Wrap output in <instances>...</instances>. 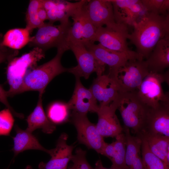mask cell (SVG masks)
Masks as SVG:
<instances>
[{
  "instance_id": "7",
  "label": "cell",
  "mask_w": 169,
  "mask_h": 169,
  "mask_svg": "<svg viewBox=\"0 0 169 169\" xmlns=\"http://www.w3.org/2000/svg\"><path fill=\"white\" fill-rule=\"evenodd\" d=\"M72 25L69 22L54 25L45 23L38 28L34 36L31 37L29 46L38 48L44 52L51 48L57 49L69 48L68 45L69 31Z\"/></svg>"
},
{
  "instance_id": "39",
  "label": "cell",
  "mask_w": 169,
  "mask_h": 169,
  "mask_svg": "<svg viewBox=\"0 0 169 169\" xmlns=\"http://www.w3.org/2000/svg\"><path fill=\"white\" fill-rule=\"evenodd\" d=\"M38 13L39 18L42 21L44 22L45 20H48L47 12L44 8L42 3L38 9Z\"/></svg>"
},
{
  "instance_id": "43",
  "label": "cell",
  "mask_w": 169,
  "mask_h": 169,
  "mask_svg": "<svg viewBox=\"0 0 169 169\" xmlns=\"http://www.w3.org/2000/svg\"><path fill=\"white\" fill-rule=\"evenodd\" d=\"M8 169V168H7V169Z\"/></svg>"
},
{
  "instance_id": "10",
  "label": "cell",
  "mask_w": 169,
  "mask_h": 169,
  "mask_svg": "<svg viewBox=\"0 0 169 169\" xmlns=\"http://www.w3.org/2000/svg\"><path fill=\"white\" fill-rule=\"evenodd\" d=\"M129 34L128 26L124 24L117 23L112 28L101 27L97 28L94 42L109 49L127 52L130 50L127 42Z\"/></svg>"
},
{
  "instance_id": "11",
  "label": "cell",
  "mask_w": 169,
  "mask_h": 169,
  "mask_svg": "<svg viewBox=\"0 0 169 169\" xmlns=\"http://www.w3.org/2000/svg\"><path fill=\"white\" fill-rule=\"evenodd\" d=\"M85 3L71 17L73 22L69 31L68 42L80 43L84 45L95 43L97 28L89 18L84 7Z\"/></svg>"
},
{
  "instance_id": "18",
  "label": "cell",
  "mask_w": 169,
  "mask_h": 169,
  "mask_svg": "<svg viewBox=\"0 0 169 169\" xmlns=\"http://www.w3.org/2000/svg\"><path fill=\"white\" fill-rule=\"evenodd\" d=\"M90 89L100 106L108 105L115 101L120 92L118 85L108 74L97 76Z\"/></svg>"
},
{
  "instance_id": "26",
  "label": "cell",
  "mask_w": 169,
  "mask_h": 169,
  "mask_svg": "<svg viewBox=\"0 0 169 169\" xmlns=\"http://www.w3.org/2000/svg\"><path fill=\"white\" fill-rule=\"evenodd\" d=\"M123 128L126 140L125 163L129 169L137 156L141 154L142 139L140 136L131 135L129 128L124 126Z\"/></svg>"
},
{
  "instance_id": "31",
  "label": "cell",
  "mask_w": 169,
  "mask_h": 169,
  "mask_svg": "<svg viewBox=\"0 0 169 169\" xmlns=\"http://www.w3.org/2000/svg\"><path fill=\"white\" fill-rule=\"evenodd\" d=\"M10 110L6 108L0 111V136H9L14 119Z\"/></svg>"
},
{
  "instance_id": "40",
  "label": "cell",
  "mask_w": 169,
  "mask_h": 169,
  "mask_svg": "<svg viewBox=\"0 0 169 169\" xmlns=\"http://www.w3.org/2000/svg\"><path fill=\"white\" fill-rule=\"evenodd\" d=\"M94 169H112L110 168H107L104 167L102 164L100 160L98 161L95 163V167Z\"/></svg>"
},
{
  "instance_id": "37",
  "label": "cell",
  "mask_w": 169,
  "mask_h": 169,
  "mask_svg": "<svg viewBox=\"0 0 169 169\" xmlns=\"http://www.w3.org/2000/svg\"><path fill=\"white\" fill-rule=\"evenodd\" d=\"M169 0H163L158 11V13L161 15L166 16L169 14Z\"/></svg>"
},
{
  "instance_id": "12",
  "label": "cell",
  "mask_w": 169,
  "mask_h": 169,
  "mask_svg": "<svg viewBox=\"0 0 169 169\" xmlns=\"http://www.w3.org/2000/svg\"><path fill=\"white\" fill-rule=\"evenodd\" d=\"M100 62L108 65L110 69H115L132 59L143 60L142 56L131 50L119 52L107 49L99 44L90 43L84 45Z\"/></svg>"
},
{
  "instance_id": "32",
  "label": "cell",
  "mask_w": 169,
  "mask_h": 169,
  "mask_svg": "<svg viewBox=\"0 0 169 169\" xmlns=\"http://www.w3.org/2000/svg\"><path fill=\"white\" fill-rule=\"evenodd\" d=\"M86 152L80 148L76 149L71 160L72 166L68 169H94L88 162L86 157Z\"/></svg>"
},
{
  "instance_id": "27",
  "label": "cell",
  "mask_w": 169,
  "mask_h": 169,
  "mask_svg": "<svg viewBox=\"0 0 169 169\" xmlns=\"http://www.w3.org/2000/svg\"><path fill=\"white\" fill-rule=\"evenodd\" d=\"M114 141V153L111 160L112 169H127L125 163L126 140L125 134L122 132L115 137Z\"/></svg>"
},
{
  "instance_id": "6",
  "label": "cell",
  "mask_w": 169,
  "mask_h": 169,
  "mask_svg": "<svg viewBox=\"0 0 169 169\" xmlns=\"http://www.w3.org/2000/svg\"><path fill=\"white\" fill-rule=\"evenodd\" d=\"M149 73L143 60L132 59L115 69H110L108 74L118 85L120 92L136 91Z\"/></svg>"
},
{
  "instance_id": "21",
  "label": "cell",
  "mask_w": 169,
  "mask_h": 169,
  "mask_svg": "<svg viewBox=\"0 0 169 169\" xmlns=\"http://www.w3.org/2000/svg\"><path fill=\"white\" fill-rule=\"evenodd\" d=\"M144 63L149 72H163L169 67V37L159 41Z\"/></svg>"
},
{
  "instance_id": "8",
  "label": "cell",
  "mask_w": 169,
  "mask_h": 169,
  "mask_svg": "<svg viewBox=\"0 0 169 169\" xmlns=\"http://www.w3.org/2000/svg\"><path fill=\"white\" fill-rule=\"evenodd\" d=\"M69 50L73 53L76 58L77 65L68 68L67 72L73 74L75 77H83L88 79L93 73L97 76L103 74L106 65L99 61L80 43L69 42Z\"/></svg>"
},
{
  "instance_id": "3",
  "label": "cell",
  "mask_w": 169,
  "mask_h": 169,
  "mask_svg": "<svg viewBox=\"0 0 169 169\" xmlns=\"http://www.w3.org/2000/svg\"><path fill=\"white\" fill-rule=\"evenodd\" d=\"M118 108L124 126L131 129L136 136L144 132L150 108L138 97L136 91L120 92L117 99Z\"/></svg>"
},
{
  "instance_id": "24",
  "label": "cell",
  "mask_w": 169,
  "mask_h": 169,
  "mask_svg": "<svg viewBox=\"0 0 169 169\" xmlns=\"http://www.w3.org/2000/svg\"><path fill=\"white\" fill-rule=\"evenodd\" d=\"M140 136L145 139L151 152L169 166V137L147 133Z\"/></svg>"
},
{
  "instance_id": "22",
  "label": "cell",
  "mask_w": 169,
  "mask_h": 169,
  "mask_svg": "<svg viewBox=\"0 0 169 169\" xmlns=\"http://www.w3.org/2000/svg\"><path fill=\"white\" fill-rule=\"evenodd\" d=\"M14 130L16 134L13 137V146L12 149L14 157L20 153L30 150L41 151L51 155L52 149L48 150L43 147L32 133L21 129L17 125H15Z\"/></svg>"
},
{
  "instance_id": "35",
  "label": "cell",
  "mask_w": 169,
  "mask_h": 169,
  "mask_svg": "<svg viewBox=\"0 0 169 169\" xmlns=\"http://www.w3.org/2000/svg\"><path fill=\"white\" fill-rule=\"evenodd\" d=\"M163 0H141L146 12L158 13Z\"/></svg>"
},
{
  "instance_id": "29",
  "label": "cell",
  "mask_w": 169,
  "mask_h": 169,
  "mask_svg": "<svg viewBox=\"0 0 169 169\" xmlns=\"http://www.w3.org/2000/svg\"><path fill=\"white\" fill-rule=\"evenodd\" d=\"M42 4V0H31L29 2L26 14L25 28L30 33L45 23L40 20L38 15V10Z\"/></svg>"
},
{
  "instance_id": "9",
  "label": "cell",
  "mask_w": 169,
  "mask_h": 169,
  "mask_svg": "<svg viewBox=\"0 0 169 169\" xmlns=\"http://www.w3.org/2000/svg\"><path fill=\"white\" fill-rule=\"evenodd\" d=\"M71 116L72 122L77 131L79 142L101 154L106 142L98 132L96 125L90 121L87 115L72 112Z\"/></svg>"
},
{
  "instance_id": "23",
  "label": "cell",
  "mask_w": 169,
  "mask_h": 169,
  "mask_svg": "<svg viewBox=\"0 0 169 169\" xmlns=\"http://www.w3.org/2000/svg\"><path fill=\"white\" fill-rule=\"evenodd\" d=\"M42 96V95H39L35 107L27 117L26 120L28 126L26 130L32 133L36 130L40 129L44 133L51 134L55 130L56 126L49 120L44 111Z\"/></svg>"
},
{
  "instance_id": "13",
  "label": "cell",
  "mask_w": 169,
  "mask_h": 169,
  "mask_svg": "<svg viewBox=\"0 0 169 169\" xmlns=\"http://www.w3.org/2000/svg\"><path fill=\"white\" fill-rule=\"evenodd\" d=\"M117 99L108 105L100 106L96 113L98 121L96 125L98 132L103 138L115 137L123 132V127L116 116Z\"/></svg>"
},
{
  "instance_id": "33",
  "label": "cell",
  "mask_w": 169,
  "mask_h": 169,
  "mask_svg": "<svg viewBox=\"0 0 169 169\" xmlns=\"http://www.w3.org/2000/svg\"><path fill=\"white\" fill-rule=\"evenodd\" d=\"M18 50H13L3 46L0 48V64L5 62H8L18 54Z\"/></svg>"
},
{
  "instance_id": "5",
  "label": "cell",
  "mask_w": 169,
  "mask_h": 169,
  "mask_svg": "<svg viewBox=\"0 0 169 169\" xmlns=\"http://www.w3.org/2000/svg\"><path fill=\"white\" fill-rule=\"evenodd\" d=\"M169 70L165 73L150 72L136 91L137 96L145 105L156 108L161 104L169 103V92L165 93L162 84L169 85Z\"/></svg>"
},
{
  "instance_id": "41",
  "label": "cell",
  "mask_w": 169,
  "mask_h": 169,
  "mask_svg": "<svg viewBox=\"0 0 169 169\" xmlns=\"http://www.w3.org/2000/svg\"><path fill=\"white\" fill-rule=\"evenodd\" d=\"M25 169H33L31 166L29 165H27L26 166ZM67 169V168H54V169Z\"/></svg>"
},
{
  "instance_id": "16",
  "label": "cell",
  "mask_w": 169,
  "mask_h": 169,
  "mask_svg": "<svg viewBox=\"0 0 169 169\" xmlns=\"http://www.w3.org/2000/svg\"><path fill=\"white\" fill-rule=\"evenodd\" d=\"M118 24L133 26L146 12L141 0H110Z\"/></svg>"
},
{
  "instance_id": "17",
  "label": "cell",
  "mask_w": 169,
  "mask_h": 169,
  "mask_svg": "<svg viewBox=\"0 0 169 169\" xmlns=\"http://www.w3.org/2000/svg\"><path fill=\"white\" fill-rule=\"evenodd\" d=\"M86 1L81 0L71 3L65 0H42L43 6L47 12L49 23L52 24L57 21L60 23L69 22V18Z\"/></svg>"
},
{
  "instance_id": "1",
  "label": "cell",
  "mask_w": 169,
  "mask_h": 169,
  "mask_svg": "<svg viewBox=\"0 0 169 169\" xmlns=\"http://www.w3.org/2000/svg\"><path fill=\"white\" fill-rule=\"evenodd\" d=\"M134 23V30L128 38L137 53L147 59L161 39L169 37V14L146 12Z\"/></svg>"
},
{
  "instance_id": "25",
  "label": "cell",
  "mask_w": 169,
  "mask_h": 169,
  "mask_svg": "<svg viewBox=\"0 0 169 169\" xmlns=\"http://www.w3.org/2000/svg\"><path fill=\"white\" fill-rule=\"evenodd\" d=\"M30 33L25 28L10 29L3 36L2 44L4 47L18 50L29 44L31 38Z\"/></svg>"
},
{
  "instance_id": "42",
  "label": "cell",
  "mask_w": 169,
  "mask_h": 169,
  "mask_svg": "<svg viewBox=\"0 0 169 169\" xmlns=\"http://www.w3.org/2000/svg\"><path fill=\"white\" fill-rule=\"evenodd\" d=\"M3 45L2 44V37H0V48H1Z\"/></svg>"
},
{
  "instance_id": "38",
  "label": "cell",
  "mask_w": 169,
  "mask_h": 169,
  "mask_svg": "<svg viewBox=\"0 0 169 169\" xmlns=\"http://www.w3.org/2000/svg\"><path fill=\"white\" fill-rule=\"evenodd\" d=\"M141 154L138 155L129 169H144Z\"/></svg>"
},
{
  "instance_id": "36",
  "label": "cell",
  "mask_w": 169,
  "mask_h": 169,
  "mask_svg": "<svg viewBox=\"0 0 169 169\" xmlns=\"http://www.w3.org/2000/svg\"><path fill=\"white\" fill-rule=\"evenodd\" d=\"M114 141L110 144L106 143L101 153L110 160L113 158L114 153Z\"/></svg>"
},
{
  "instance_id": "19",
  "label": "cell",
  "mask_w": 169,
  "mask_h": 169,
  "mask_svg": "<svg viewBox=\"0 0 169 169\" xmlns=\"http://www.w3.org/2000/svg\"><path fill=\"white\" fill-rule=\"evenodd\" d=\"M144 133L169 137V103L161 104L156 108H150L142 134Z\"/></svg>"
},
{
  "instance_id": "15",
  "label": "cell",
  "mask_w": 169,
  "mask_h": 169,
  "mask_svg": "<svg viewBox=\"0 0 169 169\" xmlns=\"http://www.w3.org/2000/svg\"><path fill=\"white\" fill-rule=\"evenodd\" d=\"M76 78L74 91L67 103L69 109L77 113L87 115L89 112L96 113L99 108L97 102L92 92L85 87L80 78Z\"/></svg>"
},
{
  "instance_id": "14",
  "label": "cell",
  "mask_w": 169,
  "mask_h": 169,
  "mask_svg": "<svg viewBox=\"0 0 169 169\" xmlns=\"http://www.w3.org/2000/svg\"><path fill=\"white\" fill-rule=\"evenodd\" d=\"M90 20L96 28L116 26L113 7L110 0H87L84 5Z\"/></svg>"
},
{
  "instance_id": "30",
  "label": "cell",
  "mask_w": 169,
  "mask_h": 169,
  "mask_svg": "<svg viewBox=\"0 0 169 169\" xmlns=\"http://www.w3.org/2000/svg\"><path fill=\"white\" fill-rule=\"evenodd\" d=\"M69 110L67 103L54 102L48 107L47 116L49 120L55 125L62 123L67 120Z\"/></svg>"
},
{
  "instance_id": "34",
  "label": "cell",
  "mask_w": 169,
  "mask_h": 169,
  "mask_svg": "<svg viewBox=\"0 0 169 169\" xmlns=\"http://www.w3.org/2000/svg\"><path fill=\"white\" fill-rule=\"evenodd\" d=\"M8 97L7 91L5 90L3 86L0 84V102L10 110L13 115L20 119H23L24 118L23 114L16 112L10 105L8 100Z\"/></svg>"
},
{
  "instance_id": "28",
  "label": "cell",
  "mask_w": 169,
  "mask_h": 169,
  "mask_svg": "<svg viewBox=\"0 0 169 169\" xmlns=\"http://www.w3.org/2000/svg\"><path fill=\"white\" fill-rule=\"evenodd\" d=\"M140 136L142 139L141 151L144 169H169V166L150 151L144 138Z\"/></svg>"
},
{
  "instance_id": "4",
  "label": "cell",
  "mask_w": 169,
  "mask_h": 169,
  "mask_svg": "<svg viewBox=\"0 0 169 169\" xmlns=\"http://www.w3.org/2000/svg\"><path fill=\"white\" fill-rule=\"evenodd\" d=\"M45 53L38 48L15 57L8 62L6 74L9 87L7 91L8 97L22 93L24 78L27 73L36 67L37 62L45 57Z\"/></svg>"
},
{
  "instance_id": "2",
  "label": "cell",
  "mask_w": 169,
  "mask_h": 169,
  "mask_svg": "<svg viewBox=\"0 0 169 169\" xmlns=\"http://www.w3.org/2000/svg\"><path fill=\"white\" fill-rule=\"evenodd\" d=\"M68 50L65 48L57 49L56 54L52 59L29 71L24 79L22 93L34 91L43 95L47 86L54 78L67 72L68 68L63 66L61 60L64 53Z\"/></svg>"
},
{
  "instance_id": "20",
  "label": "cell",
  "mask_w": 169,
  "mask_h": 169,
  "mask_svg": "<svg viewBox=\"0 0 169 169\" xmlns=\"http://www.w3.org/2000/svg\"><path fill=\"white\" fill-rule=\"evenodd\" d=\"M68 135L62 133L58 138L55 148L52 149L51 159L47 162H41L38 165L40 169L67 168L71 160L74 146L67 144Z\"/></svg>"
}]
</instances>
